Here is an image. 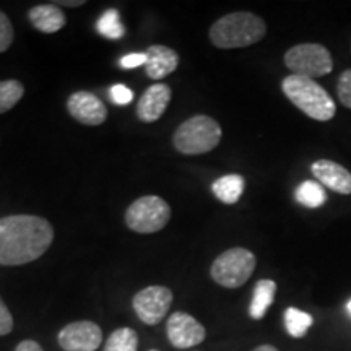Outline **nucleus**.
I'll use <instances>...</instances> for the list:
<instances>
[{
  "instance_id": "22",
  "label": "nucleus",
  "mask_w": 351,
  "mask_h": 351,
  "mask_svg": "<svg viewBox=\"0 0 351 351\" xmlns=\"http://www.w3.org/2000/svg\"><path fill=\"white\" fill-rule=\"evenodd\" d=\"M25 86L19 80L0 82V114L10 111L19 101L23 98Z\"/></svg>"
},
{
  "instance_id": "15",
  "label": "nucleus",
  "mask_w": 351,
  "mask_h": 351,
  "mask_svg": "<svg viewBox=\"0 0 351 351\" xmlns=\"http://www.w3.org/2000/svg\"><path fill=\"white\" fill-rule=\"evenodd\" d=\"M28 19L34 28L44 34H54L67 25V19H65L62 8L54 5V3L33 7L28 12Z\"/></svg>"
},
{
  "instance_id": "17",
  "label": "nucleus",
  "mask_w": 351,
  "mask_h": 351,
  "mask_svg": "<svg viewBox=\"0 0 351 351\" xmlns=\"http://www.w3.org/2000/svg\"><path fill=\"white\" fill-rule=\"evenodd\" d=\"M245 181L239 174H226L213 182L212 191L215 197L223 204H236L244 194Z\"/></svg>"
},
{
  "instance_id": "23",
  "label": "nucleus",
  "mask_w": 351,
  "mask_h": 351,
  "mask_svg": "<svg viewBox=\"0 0 351 351\" xmlns=\"http://www.w3.org/2000/svg\"><path fill=\"white\" fill-rule=\"evenodd\" d=\"M13 39H15V32H13L12 21L0 10V52H5L12 46Z\"/></svg>"
},
{
  "instance_id": "13",
  "label": "nucleus",
  "mask_w": 351,
  "mask_h": 351,
  "mask_svg": "<svg viewBox=\"0 0 351 351\" xmlns=\"http://www.w3.org/2000/svg\"><path fill=\"white\" fill-rule=\"evenodd\" d=\"M147 62H145V72L152 80H163L165 77L171 75L179 65V56L174 49L163 44H153L145 52Z\"/></svg>"
},
{
  "instance_id": "28",
  "label": "nucleus",
  "mask_w": 351,
  "mask_h": 351,
  "mask_svg": "<svg viewBox=\"0 0 351 351\" xmlns=\"http://www.w3.org/2000/svg\"><path fill=\"white\" fill-rule=\"evenodd\" d=\"M15 351H44L41 348V345L34 340H23L20 341L19 346H16Z\"/></svg>"
},
{
  "instance_id": "27",
  "label": "nucleus",
  "mask_w": 351,
  "mask_h": 351,
  "mask_svg": "<svg viewBox=\"0 0 351 351\" xmlns=\"http://www.w3.org/2000/svg\"><path fill=\"white\" fill-rule=\"evenodd\" d=\"M147 62V56L145 52H132V54H127L121 59V67L122 69H135L140 67V65H145Z\"/></svg>"
},
{
  "instance_id": "3",
  "label": "nucleus",
  "mask_w": 351,
  "mask_h": 351,
  "mask_svg": "<svg viewBox=\"0 0 351 351\" xmlns=\"http://www.w3.org/2000/svg\"><path fill=\"white\" fill-rule=\"evenodd\" d=\"M282 90L285 96L311 119L326 122L335 116L337 108L330 95L313 78L288 75L282 82Z\"/></svg>"
},
{
  "instance_id": "5",
  "label": "nucleus",
  "mask_w": 351,
  "mask_h": 351,
  "mask_svg": "<svg viewBox=\"0 0 351 351\" xmlns=\"http://www.w3.org/2000/svg\"><path fill=\"white\" fill-rule=\"evenodd\" d=\"M256 265V256L251 251L244 247H232L215 258L210 275L219 287L234 289L243 287L251 278Z\"/></svg>"
},
{
  "instance_id": "24",
  "label": "nucleus",
  "mask_w": 351,
  "mask_h": 351,
  "mask_svg": "<svg viewBox=\"0 0 351 351\" xmlns=\"http://www.w3.org/2000/svg\"><path fill=\"white\" fill-rule=\"evenodd\" d=\"M337 95L345 108L351 109V69L345 70L337 83Z\"/></svg>"
},
{
  "instance_id": "31",
  "label": "nucleus",
  "mask_w": 351,
  "mask_h": 351,
  "mask_svg": "<svg viewBox=\"0 0 351 351\" xmlns=\"http://www.w3.org/2000/svg\"><path fill=\"white\" fill-rule=\"evenodd\" d=\"M346 307H348V313L351 314V300H350V302H348V306H346Z\"/></svg>"
},
{
  "instance_id": "26",
  "label": "nucleus",
  "mask_w": 351,
  "mask_h": 351,
  "mask_svg": "<svg viewBox=\"0 0 351 351\" xmlns=\"http://www.w3.org/2000/svg\"><path fill=\"white\" fill-rule=\"evenodd\" d=\"M13 330V317L12 313L8 311L5 302L0 298V337L8 335Z\"/></svg>"
},
{
  "instance_id": "32",
  "label": "nucleus",
  "mask_w": 351,
  "mask_h": 351,
  "mask_svg": "<svg viewBox=\"0 0 351 351\" xmlns=\"http://www.w3.org/2000/svg\"><path fill=\"white\" fill-rule=\"evenodd\" d=\"M150 351H160V350H150Z\"/></svg>"
},
{
  "instance_id": "29",
  "label": "nucleus",
  "mask_w": 351,
  "mask_h": 351,
  "mask_svg": "<svg viewBox=\"0 0 351 351\" xmlns=\"http://www.w3.org/2000/svg\"><path fill=\"white\" fill-rule=\"evenodd\" d=\"M85 3V0H59V2H54L57 7H82Z\"/></svg>"
},
{
  "instance_id": "10",
  "label": "nucleus",
  "mask_w": 351,
  "mask_h": 351,
  "mask_svg": "<svg viewBox=\"0 0 351 351\" xmlns=\"http://www.w3.org/2000/svg\"><path fill=\"white\" fill-rule=\"evenodd\" d=\"M166 332H168V340L174 348H192V346L200 345L207 337L205 327L187 313L171 314L166 324Z\"/></svg>"
},
{
  "instance_id": "16",
  "label": "nucleus",
  "mask_w": 351,
  "mask_h": 351,
  "mask_svg": "<svg viewBox=\"0 0 351 351\" xmlns=\"http://www.w3.org/2000/svg\"><path fill=\"white\" fill-rule=\"evenodd\" d=\"M276 293V283L274 280H258L256 288H254V295L251 306H249V315L254 320H261L265 317L269 307L274 304Z\"/></svg>"
},
{
  "instance_id": "12",
  "label": "nucleus",
  "mask_w": 351,
  "mask_h": 351,
  "mask_svg": "<svg viewBox=\"0 0 351 351\" xmlns=\"http://www.w3.org/2000/svg\"><path fill=\"white\" fill-rule=\"evenodd\" d=\"M171 98H173V90L166 83H156L145 90V93L140 96L137 104V117L142 122L152 124L163 116L168 109Z\"/></svg>"
},
{
  "instance_id": "6",
  "label": "nucleus",
  "mask_w": 351,
  "mask_h": 351,
  "mask_svg": "<svg viewBox=\"0 0 351 351\" xmlns=\"http://www.w3.org/2000/svg\"><path fill=\"white\" fill-rule=\"evenodd\" d=\"M171 219L168 202L156 195L140 197L127 208L125 225L140 234H152L161 231Z\"/></svg>"
},
{
  "instance_id": "21",
  "label": "nucleus",
  "mask_w": 351,
  "mask_h": 351,
  "mask_svg": "<svg viewBox=\"0 0 351 351\" xmlns=\"http://www.w3.org/2000/svg\"><path fill=\"white\" fill-rule=\"evenodd\" d=\"M96 28H98L99 34H103V36L108 39H121L125 33L124 25L121 23L119 12H117L116 8H109V10L104 12L103 15L99 16Z\"/></svg>"
},
{
  "instance_id": "1",
  "label": "nucleus",
  "mask_w": 351,
  "mask_h": 351,
  "mask_svg": "<svg viewBox=\"0 0 351 351\" xmlns=\"http://www.w3.org/2000/svg\"><path fill=\"white\" fill-rule=\"evenodd\" d=\"M54 241V228L36 215L0 218V265L16 267L38 261Z\"/></svg>"
},
{
  "instance_id": "25",
  "label": "nucleus",
  "mask_w": 351,
  "mask_h": 351,
  "mask_svg": "<svg viewBox=\"0 0 351 351\" xmlns=\"http://www.w3.org/2000/svg\"><path fill=\"white\" fill-rule=\"evenodd\" d=\"M109 93H111L112 103L117 104V106H125V104L132 103V99H134V91L125 85H122V83L114 85Z\"/></svg>"
},
{
  "instance_id": "11",
  "label": "nucleus",
  "mask_w": 351,
  "mask_h": 351,
  "mask_svg": "<svg viewBox=\"0 0 351 351\" xmlns=\"http://www.w3.org/2000/svg\"><path fill=\"white\" fill-rule=\"evenodd\" d=\"M67 111L83 125H101L108 119V108L90 91H75L69 96Z\"/></svg>"
},
{
  "instance_id": "20",
  "label": "nucleus",
  "mask_w": 351,
  "mask_h": 351,
  "mask_svg": "<svg viewBox=\"0 0 351 351\" xmlns=\"http://www.w3.org/2000/svg\"><path fill=\"white\" fill-rule=\"evenodd\" d=\"M138 335L134 328L122 327L114 330L104 345V351H137Z\"/></svg>"
},
{
  "instance_id": "2",
  "label": "nucleus",
  "mask_w": 351,
  "mask_h": 351,
  "mask_svg": "<svg viewBox=\"0 0 351 351\" xmlns=\"http://www.w3.org/2000/svg\"><path fill=\"white\" fill-rule=\"evenodd\" d=\"M267 25L251 12H234L221 16L210 28V41L218 49H238L262 41Z\"/></svg>"
},
{
  "instance_id": "19",
  "label": "nucleus",
  "mask_w": 351,
  "mask_h": 351,
  "mask_svg": "<svg viewBox=\"0 0 351 351\" xmlns=\"http://www.w3.org/2000/svg\"><path fill=\"white\" fill-rule=\"evenodd\" d=\"M313 315L304 313V311L296 309V307H288L285 311V327L293 339H302L307 330L313 327Z\"/></svg>"
},
{
  "instance_id": "14",
  "label": "nucleus",
  "mask_w": 351,
  "mask_h": 351,
  "mask_svg": "<svg viewBox=\"0 0 351 351\" xmlns=\"http://www.w3.org/2000/svg\"><path fill=\"white\" fill-rule=\"evenodd\" d=\"M311 171L320 184L332 189L333 192L343 195L351 194V173L341 165L330 160H319L311 166Z\"/></svg>"
},
{
  "instance_id": "30",
  "label": "nucleus",
  "mask_w": 351,
  "mask_h": 351,
  "mask_svg": "<svg viewBox=\"0 0 351 351\" xmlns=\"http://www.w3.org/2000/svg\"><path fill=\"white\" fill-rule=\"evenodd\" d=\"M252 351H278L275 348V346H271V345H261V346H257L256 350H252Z\"/></svg>"
},
{
  "instance_id": "9",
  "label": "nucleus",
  "mask_w": 351,
  "mask_h": 351,
  "mask_svg": "<svg viewBox=\"0 0 351 351\" xmlns=\"http://www.w3.org/2000/svg\"><path fill=\"white\" fill-rule=\"evenodd\" d=\"M57 340L65 351H96L103 341V332L98 324L91 320H78L65 326Z\"/></svg>"
},
{
  "instance_id": "4",
  "label": "nucleus",
  "mask_w": 351,
  "mask_h": 351,
  "mask_svg": "<svg viewBox=\"0 0 351 351\" xmlns=\"http://www.w3.org/2000/svg\"><path fill=\"white\" fill-rule=\"evenodd\" d=\"M221 134V127L212 117L194 116L178 127L173 145L182 155H204L218 147Z\"/></svg>"
},
{
  "instance_id": "18",
  "label": "nucleus",
  "mask_w": 351,
  "mask_h": 351,
  "mask_svg": "<svg viewBox=\"0 0 351 351\" xmlns=\"http://www.w3.org/2000/svg\"><path fill=\"white\" fill-rule=\"evenodd\" d=\"M296 200L307 208H319L326 204L327 194L322 184L315 181H304L298 186L295 192Z\"/></svg>"
},
{
  "instance_id": "8",
  "label": "nucleus",
  "mask_w": 351,
  "mask_h": 351,
  "mask_svg": "<svg viewBox=\"0 0 351 351\" xmlns=\"http://www.w3.org/2000/svg\"><path fill=\"white\" fill-rule=\"evenodd\" d=\"M171 304H173V291L160 285L143 288L134 296L135 314L147 326L160 324L168 314Z\"/></svg>"
},
{
  "instance_id": "7",
  "label": "nucleus",
  "mask_w": 351,
  "mask_h": 351,
  "mask_svg": "<svg viewBox=\"0 0 351 351\" xmlns=\"http://www.w3.org/2000/svg\"><path fill=\"white\" fill-rule=\"evenodd\" d=\"M285 65L291 70L293 75L317 78L332 72L333 60L330 52L322 44L304 43L287 51Z\"/></svg>"
}]
</instances>
